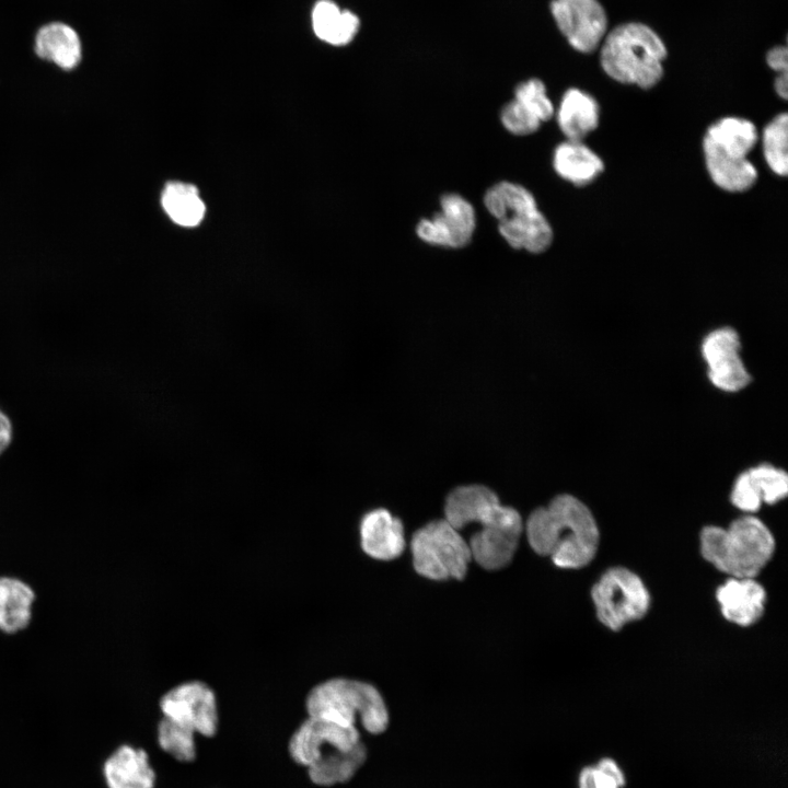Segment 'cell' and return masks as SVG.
I'll use <instances>...</instances> for the list:
<instances>
[{"label":"cell","mask_w":788,"mask_h":788,"mask_svg":"<svg viewBox=\"0 0 788 788\" xmlns=\"http://www.w3.org/2000/svg\"><path fill=\"white\" fill-rule=\"evenodd\" d=\"M763 155L768 167L779 176L788 173V116L776 115L763 129Z\"/></svg>","instance_id":"26"},{"label":"cell","mask_w":788,"mask_h":788,"mask_svg":"<svg viewBox=\"0 0 788 788\" xmlns=\"http://www.w3.org/2000/svg\"><path fill=\"white\" fill-rule=\"evenodd\" d=\"M757 140L755 124L743 117H722L707 128L703 153L716 186L729 193H743L754 186L758 173L748 155Z\"/></svg>","instance_id":"3"},{"label":"cell","mask_w":788,"mask_h":788,"mask_svg":"<svg viewBox=\"0 0 788 788\" xmlns=\"http://www.w3.org/2000/svg\"><path fill=\"white\" fill-rule=\"evenodd\" d=\"M717 600L729 622L749 626L763 615L766 593L753 578H730L717 589Z\"/></svg>","instance_id":"18"},{"label":"cell","mask_w":788,"mask_h":788,"mask_svg":"<svg viewBox=\"0 0 788 788\" xmlns=\"http://www.w3.org/2000/svg\"><path fill=\"white\" fill-rule=\"evenodd\" d=\"M702 356L711 384L722 392L735 393L751 382L741 357L740 337L732 327L723 326L709 332L702 341Z\"/></svg>","instance_id":"12"},{"label":"cell","mask_w":788,"mask_h":788,"mask_svg":"<svg viewBox=\"0 0 788 788\" xmlns=\"http://www.w3.org/2000/svg\"><path fill=\"white\" fill-rule=\"evenodd\" d=\"M556 174L575 186H587L604 171L602 159L580 140L560 142L553 152Z\"/></svg>","instance_id":"21"},{"label":"cell","mask_w":788,"mask_h":788,"mask_svg":"<svg viewBox=\"0 0 788 788\" xmlns=\"http://www.w3.org/2000/svg\"><path fill=\"white\" fill-rule=\"evenodd\" d=\"M603 71L623 84L651 89L663 76L667 47L660 36L639 22L619 24L602 40Z\"/></svg>","instance_id":"2"},{"label":"cell","mask_w":788,"mask_h":788,"mask_svg":"<svg viewBox=\"0 0 788 788\" xmlns=\"http://www.w3.org/2000/svg\"><path fill=\"white\" fill-rule=\"evenodd\" d=\"M36 57L63 71L79 67L83 58L82 38L71 24L54 20L40 25L33 38Z\"/></svg>","instance_id":"16"},{"label":"cell","mask_w":788,"mask_h":788,"mask_svg":"<svg viewBox=\"0 0 788 788\" xmlns=\"http://www.w3.org/2000/svg\"><path fill=\"white\" fill-rule=\"evenodd\" d=\"M599 621L612 630L640 619L650 604L649 593L641 579L622 567L611 568L591 590Z\"/></svg>","instance_id":"9"},{"label":"cell","mask_w":788,"mask_h":788,"mask_svg":"<svg viewBox=\"0 0 788 788\" xmlns=\"http://www.w3.org/2000/svg\"><path fill=\"white\" fill-rule=\"evenodd\" d=\"M578 783L579 788H622L625 776L614 760L604 757L595 765L584 767Z\"/></svg>","instance_id":"29"},{"label":"cell","mask_w":788,"mask_h":788,"mask_svg":"<svg viewBox=\"0 0 788 788\" xmlns=\"http://www.w3.org/2000/svg\"><path fill=\"white\" fill-rule=\"evenodd\" d=\"M557 125L568 140L582 141L600 123V106L589 93L570 88L555 111Z\"/></svg>","instance_id":"20"},{"label":"cell","mask_w":788,"mask_h":788,"mask_svg":"<svg viewBox=\"0 0 788 788\" xmlns=\"http://www.w3.org/2000/svg\"><path fill=\"white\" fill-rule=\"evenodd\" d=\"M775 91L779 97L786 100L788 96V76L787 72L779 73L774 83Z\"/></svg>","instance_id":"33"},{"label":"cell","mask_w":788,"mask_h":788,"mask_svg":"<svg viewBox=\"0 0 788 788\" xmlns=\"http://www.w3.org/2000/svg\"><path fill=\"white\" fill-rule=\"evenodd\" d=\"M107 788H154L157 775L148 753L129 744L119 745L103 763Z\"/></svg>","instance_id":"17"},{"label":"cell","mask_w":788,"mask_h":788,"mask_svg":"<svg viewBox=\"0 0 788 788\" xmlns=\"http://www.w3.org/2000/svg\"><path fill=\"white\" fill-rule=\"evenodd\" d=\"M13 422L0 407V456L9 449L13 440Z\"/></svg>","instance_id":"32"},{"label":"cell","mask_w":788,"mask_h":788,"mask_svg":"<svg viewBox=\"0 0 788 788\" xmlns=\"http://www.w3.org/2000/svg\"><path fill=\"white\" fill-rule=\"evenodd\" d=\"M35 599L25 582L11 577L0 578V629L12 634L26 627Z\"/></svg>","instance_id":"24"},{"label":"cell","mask_w":788,"mask_h":788,"mask_svg":"<svg viewBox=\"0 0 788 788\" xmlns=\"http://www.w3.org/2000/svg\"><path fill=\"white\" fill-rule=\"evenodd\" d=\"M440 210L416 224V234L426 244L444 248H463L473 239L476 211L473 205L456 193L440 197Z\"/></svg>","instance_id":"10"},{"label":"cell","mask_w":788,"mask_h":788,"mask_svg":"<svg viewBox=\"0 0 788 788\" xmlns=\"http://www.w3.org/2000/svg\"><path fill=\"white\" fill-rule=\"evenodd\" d=\"M444 514L457 531L470 523H478L482 528L476 533L482 535L523 530L519 512L502 506L497 495L483 485L461 486L452 490L445 501Z\"/></svg>","instance_id":"8"},{"label":"cell","mask_w":788,"mask_h":788,"mask_svg":"<svg viewBox=\"0 0 788 788\" xmlns=\"http://www.w3.org/2000/svg\"><path fill=\"white\" fill-rule=\"evenodd\" d=\"M788 50L786 46H776L772 48L766 55V62L769 68L776 72H787L788 68Z\"/></svg>","instance_id":"31"},{"label":"cell","mask_w":788,"mask_h":788,"mask_svg":"<svg viewBox=\"0 0 788 788\" xmlns=\"http://www.w3.org/2000/svg\"><path fill=\"white\" fill-rule=\"evenodd\" d=\"M169 217L183 227H195L204 218L205 205L194 185L172 182L165 185L161 197Z\"/></svg>","instance_id":"25"},{"label":"cell","mask_w":788,"mask_h":788,"mask_svg":"<svg viewBox=\"0 0 788 788\" xmlns=\"http://www.w3.org/2000/svg\"><path fill=\"white\" fill-rule=\"evenodd\" d=\"M513 99L524 106L541 123L549 120L555 114L553 102L547 95L543 81L536 78L519 83L514 89Z\"/></svg>","instance_id":"28"},{"label":"cell","mask_w":788,"mask_h":788,"mask_svg":"<svg viewBox=\"0 0 788 788\" xmlns=\"http://www.w3.org/2000/svg\"><path fill=\"white\" fill-rule=\"evenodd\" d=\"M483 201L497 220L499 234L512 248L541 254L552 245L553 228L523 185L498 182L485 192Z\"/></svg>","instance_id":"5"},{"label":"cell","mask_w":788,"mask_h":788,"mask_svg":"<svg viewBox=\"0 0 788 788\" xmlns=\"http://www.w3.org/2000/svg\"><path fill=\"white\" fill-rule=\"evenodd\" d=\"M158 744L179 762H192L196 757L195 733L165 717L158 725Z\"/></svg>","instance_id":"27"},{"label":"cell","mask_w":788,"mask_h":788,"mask_svg":"<svg viewBox=\"0 0 788 788\" xmlns=\"http://www.w3.org/2000/svg\"><path fill=\"white\" fill-rule=\"evenodd\" d=\"M788 494L787 473L768 463L742 472L734 480L730 500L744 512H755L762 505H774Z\"/></svg>","instance_id":"14"},{"label":"cell","mask_w":788,"mask_h":788,"mask_svg":"<svg viewBox=\"0 0 788 788\" xmlns=\"http://www.w3.org/2000/svg\"><path fill=\"white\" fill-rule=\"evenodd\" d=\"M530 546L551 556L560 568H581L594 557L599 529L589 508L578 498L563 494L546 507L534 510L526 521Z\"/></svg>","instance_id":"1"},{"label":"cell","mask_w":788,"mask_h":788,"mask_svg":"<svg viewBox=\"0 0 788 788\" xmlns=\"http://www.w3.org/2000/svg\"><path fill=\"white\" fill-rule=\"evenodd\" d=\"M500 121L505 129L514 136H529L536 132L542 123L514 99L500 109Z\"/></svg>","instance_id":"30"},{"label":"cell","mask_w":788,"mask_h":788,"mask_svg":"<svg viewBox=\"0 0 788 788\" xmlns=\"http://www.w3.org/2000/svg\"><path fill=\"white\" fill-rule=\"evenodd\" d=\"M310 717H318L352 727L357 718L373 733L383 732L389 723L386 706L376 688L349 679H332L314 686L306 696Z\"/></svg>","instance_id":"6"},{"label":"cell","mask_w":788,"mask_h":788,"mask_svg":"<svg viewBox=\"0 0 788 788\" xmlns=\"http://www.w3.org/2000/svg\"><path fill=\"white\" fill-rule=\"evenodd\" d=\"M367 758V750L359 742L350 750L335 749L321 756L308 768L311 781L317 786L343 784L354 777Z\"/></svg>","instance_id":"22"},{"label":"cell","mask_w":788,"mask_h":788,"mask_svg":"<svg viewBox=\"0 0 788 788\" xmlns=\"http://www.w3.org/2000/svg\"><path fill=\"white\" fill-rule=\"evenodd\" d=\"M361 547L370 557L391 560L405 548L403 524L385 509L368 512L360 523Z\"/></svg>","instance_id":"19"},{"label":"cell","mask_w":788,"mask_h":788,"mask_svg":"<svg viewBox=\"0 0 788 788\" xmlns=\"http://www.w3.org/2000/svg\"><path fill=\"white\" fill-rule=\"evenodd\" d=\"M326 742L351 749L360 742L356 726L347 727L318 717H308L293 732L288 750L291 758L308 767L317 749Z\"/></svg>","instance_id":"15"},{"label":"cell","mask_w":788,"mask_h":788,"mask_svg":"<svg viewBox=\"0 0 788 788\" xmlns=\"http://www.w3.org/2000/svg\"><path fill=\"white\" fill-rule=\"evenodd\" d=\"M774 549L770 531L753 515L741 517L727 529L706 526L700 533L704 558L731 578H754Z\"/></svg>","instance_id":"4"},{"label":"cell","mask_w":788,"mask_h":788,"mask_svg":"<svg viewBox=\"0 0 788 788\" xmlns=\"http://www.w3.org/2000/svg\"><path fill=\"white\" fill-rule=\"evenodd\" d=\"M160 709L163 717L194 733L212 737L218 730L216 695L202 682L190 681L173 687L161 697Z\"/></svg>","instance_id":"11"},{"label":"cell","mask_w":788,"mask_h":788,"mask_svg":"<svg viewBox=\"0 0 788 788\" xmlns=\"http://www.w3.org/2000/svg\"><path fill=\"white\" fill-rule=\"evenodd\" d=\"M551 12L570 46L592 53L606 35L607 16L598 0H552Z\"/></svg>","instance_id":"13"},{"label":"cell","mask_w":788,"mask_h":788,"mask_svg":"<svg viewBox=\"0 0 788 788\" xmlns=\"http://www.w3.org/2000/svg\"><path fill=\"white\" fill-rule=\"evenodd\" d=\"M359 18L349 10H341L332 0H320L312 11L315 35L331 44L341 46L350 43L359 30Z\"/></svg>","instance_id":"23"},{"label":"cell","mask_w":788,"mask_h":788,"mask_svg":"<svg viewBox=\"0 0 788 788\" xmlns=\"http://www.w3.org/2000/svg\"><path fill=\"white\" fill-rule=\"evenodd\" d=\"M410 548L415 570L432 580L464 578L472 559L468 544L445 519L416 531Z\"/></svg>","instance_id":"7"}]
</instances>
